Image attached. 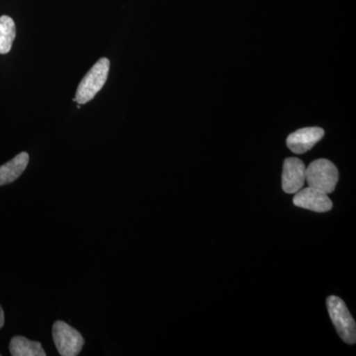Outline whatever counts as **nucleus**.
Wrapping results in <instances>:
<instances>
[{
    "mask_svg": "<svg viewBox=\"0 0 356 356\" xmlns=\"http://www.w3.org/2000/svg\"><path fill=\"white\" fill-rule=\"evenodd\" d=\"M109 70L110 60L108 58H100L91 67V70L86 74V76L81 79V83H79V88H77L74 102L81 105L91 102L96 95L102 90L105 83H106L107 79H108Z\"/></svg>",
    "mask_w": 356,
    "mask_h": 356,
    "instance_id": "nucleus-1",
    "label": "nucleus"
},
{
    "mask_svg": "<svg viewBox=\"0 0 356 356\" xmlns=\"http://www.w3.org/2000/svg\"><path fill=\"white\" fill-rule=\"evenodd\" d=\"M306 181L312 188L327 194L332 193L339 181V170L327 159H316L306 168Z\"/></svg>",
    "mask_w": 356,
    "mask_h": 356,
    "instance_id": "nucleus-2",
    "label": "nucleus"
},
{
    "mask_svg": "<svg viewBox=\"0 0 356 356\" xmlns=\"http://www.w3.org/2000/svg\"><path fill=\"white\" fill-rule=\"evenodd\" d=\"M327 311L336 327L337 334L344 343H356V325L350 312L343 300L337 296H330L327 299Z\"/></svg>",
    "mask_w": 356,
    "mask_h": 356,
    "instance_id": "nucleus-3",
    "label": "nucleus"
},
{
    "mask_svg": "<svg viewBox=\"0 0 356 356\" xmlns=\"http://www.w3.org/2000/svg\"><path fill=\"white\" fill-rule=\"evenodd\" d=\"M53 339L58 353L63 356H76L84 346L81 332L63 321H57L54 324Z\"/></svg>",
    "mask_w": 356,
    "mask_h": 356,
    "instance_id": "nucleus-4",
    "label": "nucleus"
},
{
    "mask_svg": "<svg viewBox=\"0 0 356 356\" xmlns=\"http://www.w3.org/2000/svg\"><path fill=\"white\" fill-rule=\"evenodd\" d=\"M293 203L297 207L313 212L325 213L332 209V202L329 195L310 186L296 192L293 198Z\"/></svg>",
    "mask_w": 356,
    "mask_h": 356,
    "instance_id": "nucleus-5",
    "label": "nucleus"
},
{
    "mask_svg": "<svg viewBox=\"0 0 356 356\" xmlns=\"http://www.w3.org/2000/svg\"><path fill=\"white\" fill-rule=\"evenodd\" d=\"M305 181V163L297 158L285 159L282 173V188L285 193H296L300 189L303 188Z\"/></svg>",
    "mask_w": 356,
    "mask_h": 356,
    "instance_id": "nucleus-6",
    "label": "nucleus"
},
{
    "mask_svg": "<svg viewBox=\"0 0 356 356\" xmlns=\"http://www.w3.org/2000/svg\"><path fill=\"white\" fill-rule=\"evenodd\" d=\"M325 131L322 128L308 127L300 129L288 136V149L297 154H305L313 149L317 143L324 137Z\"/></svg>",
    "mask_w": 356,
    "mask_h": 356,
    "instance_id": "nucleus-7",
    "label": "nucleus"
},
{
    "mask_svg": "<svg viewBox=\"0 0 356 356\" xmlns=\"http://www.w3.org/2000/svg\"><path fill=\"white\" fill-rule=\"evenodd\" d=\"M28 163H29V154L23 152L6 165L0 166V186L15 181L24 172Z\"/></svg>",
    "mask_w": 356,
    "mask_h": 356,
    "instance_id": "nucleus-8",
    "label": "nucleus"
},
{
    "mask_svg": "<svg viewBox=\"0 0 356 356\" xmlns=\"http://www.w3.org/2000/svg\"><path fill=\"white\" fill-rule=\"evenodd\" d=\"M13 356H46L39 341H32L24 337H14L9 344Z\"/></svg>",
    "mask_w": 356,
    "mask_h": 356,
    "instance_id": "nucleus-9",
    "label": "nucleus"
},
{
    "mask_svg": "<svg viewBox=\"0 0 356 356\" xmlns=\"http://www.w3.org/2000/svg\"><path fill=\"white\" fill-rule=\"evenodd\" d=\"M16 37L15 23L13 18L3 15L0 17V54L6 55L13 48Z\"/></svg>",
    "mask_w": 356,
    "mask_h": 356,
    "instance_id": "nucleus-10",
    "label": "nucleus"
},
{
    "mask_svg": "<svg viewBox=\"0 0 356 356\" xmlns=\"http://www.w3.org/2000/svg\"><path fill=\"white\" fill-rule=\"evenodd\" d=\"M4 321H6V318H4L3 309H2V307L0 306V329H2V327H3Z\"/></svg>",
    "mask_w": 356,
    "mask_h": 356,
    "instance_id": "nucleus-11",
    "label": "nucleus"
},
{
    "mask_svg": "<svg viewBox=\"0 0 356 356\" xmlns=\"http://www.w3.org/2000/svg\"></svg>",
    "mask_w": 356,
    "mask_h": 356,
    "instance_id": "nucleus-12",
    "label": "nucleus"
}]
</instances>
